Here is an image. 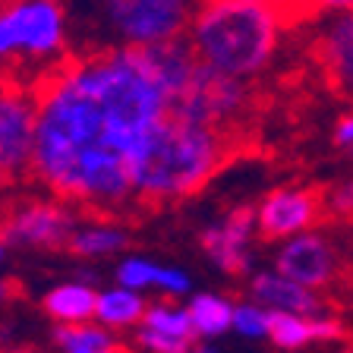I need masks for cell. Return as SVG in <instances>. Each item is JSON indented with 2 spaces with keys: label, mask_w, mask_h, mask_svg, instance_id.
Instances as JSON below:
<instances>
[{
  "label": "cell",
  "mask_w": 353,
  "mask_h": 353,
  "mask_svg": "<svg viewBox=\"0 0 353 353\" xmlns=\"http://www.w3.org/2000/svg\"><path fill=\"white\" fill-rule=\"evenodd\" d=\"M32 170L51 196L88 212L136 202L132 170L170 95L152 48H95L35 85Z\"/></svg>",
  "instance_id": "6da1fadb"
},
{
  "label": "cell",
  "mask_w": 353,
  "mask_h": 353,
  "mask_svg": "<svg viewBox=\"0 0 353 353\" xmlns=\"http://www.w3.org/2000/svg\"><path fill=\"white\" fill-rule=\"evenodd\" d=\"M234 154V132L190 123L174 114L154 126L132 170V196L142 205H170L212 183Z\"/></svg>",
  "instance_id": "7a4b0ae2"
},
{
  "label": "cell",
  "mask_w": 353,
  "mask_h": 353,
  "mask_svg": "<svg viewBox=\"0 0 353 353\" xmlns=\"http://www.w3.org/2000/svg\"><path fill=\"white\" fill-rule=\"evenodd\" d=\"M287 26V16L272 3L202 0L186 41L202 63L250 82L274 63Z\"/></svg>",
  "instance_id": "3957f363"
},
{
  "label": "cell",
  "mask_w": 353,
  "mask_h": 353,
  "mask_svg": "<svg viewBox=\"0 0 353 353\" xmlns=\"http://www.w3.org/2000/svg\"><path fill=\"white\" fill-rule=\"evenodd\" d=\"M66 0H0V73L32 88L70 54Z\"/></svg>",
  "instance_id": "277c9868"
},
{
  "label": "cell",
  "mask_w": 353,
  "mask_h": 353,
  "mask_svg": "<svg viewBox=\"0 0 353 353\" xmlns=\"http://www.w3.org/2000/svg\"><path fill=\"white\" fill-rule=\"evenodd\" d=\"M202 0H76L70 10L95 48H148L183 38Z\"/></svg>",
  "instance_id": "5b68a950"
},
{
  "label": "cell",
  "mask_w": 353,
  "mask_h": 353,
  "mask_svg": "<svg viewBox=\"0 0 353 353\" xmlns=\"http://www.w3.org/2000/svg\"><path fill=\"white\" fill-rule=\"evenodd\" d=\"M250 104H252V92L246 85V79L221 73V70L199 60L192 76L183 82V88L170 98L168 114L190 120V123H205L236 132L240 120L250 114Z\"/></svg>",
  "instance_id": "8992f818"
},
{
  "label": "cell",
  "mask_w": 353,
  "mask_h": 353,
  "mask_svg": "<svg viewBox=\"0 0 353 353\" xmlns=\"http://www.w3.org/2000/svg\"><path fill=\"white\" fill-rule=\"evenodd\" d=\"M274 268L290 281L309 287V290H331V287L350 284L353 268L338 243L325 234H303L287 236L284 246L274 256Z\"/></svg>",
  "instance_id": "52a82bcc"
},
{
  "label": "cell",
  "mask_w": 353,
  "mask_h": 353,
  "mask_svg": "<svg viewBox=\"0 0 353 353\" xmlns=\"http://www.w3.org/2000/svg\"><path fill=\"white\" fill-rule=\"evenodd\" d=\"M73 208L76 205L57 196L16 202L0 221V236L7 240V246L22 250H66L79 224V214Z\"/></svg>",
  "instance_id": "ba28073f"
},
{
  "label": "cell",
  "mask_w": 353,
  "mask_h": 353,
  "mask_svg": "<svg viewBox=\"0 0 353 353\" xmlns=\"http://www.w3.org/2000/svg\"><path fill=\"white\" fill-rule=\"evenodd\" d=\"M35 126V88L16 79H0V170L10 180L32 170Z\"/></svg>",
  "instance_id": "9c48e42d"
},
{
  "label": "cell",
  "mask_w": 353,
  "mask_h": 353,
  "mask_svg": "<svg viewBox=\"0 0 353 353\" xmlns=\"http://www.w3.org/2000/svg\"><path fill=\"white\" fill-rule=\"evenodd\" d=\"M322 221H328L325 186H278L256 205V230L262 240H287Z\"/></svg>",
  "instance_id": "30bf717a"
},
{
  "label": "cell",
  "mask_w": 353,
  "mask_h": 353,
  "mask_svg": "<svg viewBox=\"0 0 353 353\" xmlns=\"http://www.w3.org/2000/svg\"><path fill=\"white\" fill-rule=\"evenodd\" d=\"M252 230H256V208L252 205H236L228 214H221L212 221L202 234H199V246L208 256V262L218 272L230 274V278H250L252 274Z\"/></svg>",
  "instance_id": "8fae6325"
},
{
  "label": "cell",
  "mask_w": 353,
  "mask_h": 353,
  "mask_svg": "<svg viewBox=\"0 0 353 353\" xmlns=\"http://www.w3.org/2000/svg\"><path fill=\"white\" fill-rule=\"evenodd\" d=\"M316 63L331 92L353 104V10L331 13L322 26L316 38Z\"/></svg>",
  "instance_id": "7c38bea8"
},
{
  "label": "cell",
  "mask_w": 353,
  "mask_h": 353,
  "mask_svg": "<svg viewBox=\"0 0 353 353\" xmlns=\"http://www.w3.org/2000/svg\"><path fill=\"white\" fill-rule=\"evenodd\" d=\"M199 334L192 328L190 309L174 296L148 303L142 322L136 325V347L145 353H190Z\"/></svg>",
  "instance_id": "4fadbf2b"
},
{
  "label": "cell",
  "mask_w": 353,
  "mask_h": 353,
  "mask_svg": "<svg viewBox=\"0 0 353 353\" xmlns=\"http://www.w3.org/2000/svg\"><path fill=\"white\" fill-rule=\"evenodd\" d=\"M114 281L132 290H158L164 296H183L192 290V278L183 268H174V265H161L154 259L145 256H123L114 268Z\"/></svg>",
  "instance_id": "5bb4252c"
},
{
  "label": "cell",
  "mask_w": 353,
  "mask_h": 353,
  "mask_svg": "<svg viewBox=\"0 0 353 353\" xmlns=\"http://www.w3.org/2000/svg\"><path fill=\"white\" fill-rule=\"evenodd\" d=\"M341 338H347V328L334 319L300 316V312H284V309H272V319H268V341L281 350H303L306 344H316V341Z\"/></svg>",
  "instance_id": "9a60e30c"
},
{
  "label": "cell",
  "mask_w": 353,
  "mask_h": 353,
  "mask_svg": "<svg viewBox=\"0 0 353 353\" xmlns=\"http://www.w3.org/2000/svg\"><path fill=\"white\" fill-rule=\"evenodd\" d=\"M250 296L268 309H284V312H300V316H319L325 309V303L316 296V290L290 281L278 268L250 274Z\"/></svg>",
  "instance_id": "2e32d148"
},
{
  "label": "cell",
  "mask_w": 353,
  "mask_h": 353,
  "mask_svg": "<svg viewBox=\"0 0 353 353\" xmlns=\"http://www.w3.org/2000/svg\"><path fill=\"white\" fill-rule=\"evenodd\" d=\"M95 303L98 290L88 281H60V284L48 287L41 296V312L54 319L57 325H79L95 319Z\"/></svg>",
  "instance_id": "e0dca14e"
},
{
  "label": "cell",
  "mask_w": 353,
  "mask_h": 353,
  "mask_svg": "<svg viewBox=\"0 0 353 353\" xmlns=\"http://www.w3.org/2000/svg\"><path fill=\"white\" fill-rule=\"evenodd\" d=\"M130 243V234L126 228L114 224V221H79L66 243V250L73 252L76 259H110V256H120Z\"/></svg>",
  "instance_id": "ac0fdd59"
},
{
  "label": "cell",
  "mask_w": 353,
  "mask_h": 353,
  "mask_svg": "<svg viewBox=\"0 0 353 353\" xmlns=\"http://www.w3.org/2000/svg\"><path fill=\"white\" fill-rule=\"evenodd\" d=\"M148 309V300L142 290H132V287L114 284L98 290V303H95V322H101L110 331H126L136 328L142 322Z\"/></svg>",
  "instance_id": "d6986e66"
},
{
  "label": "cell",
  "mask_w": 353,
  "mask_h": 353,
  "mask_svg": "<svg viewBox=\"0 0 353 353\" xmlns=\"http://www.w3.org/2000/svg\"><path fill=\"white\" fill-rule=\"evenodd\" d=\"M57 353H120L117 331L104 328L101 322H79V325H57L54 331Z\"/></svg>",
  "instance_id": "ffe728a7"
},
{
  "label": "cell",
  "mask_w": 353,
  "mask_h": 353,
  "mask_svg": "<svg viewBox=\"0 0 353 353\" xmlns=\"http://www.w3.org/2000/svg\"><path fill=\"white\" fill-rule=\"evenodd\" d=\"M186 309H190V319L199 341L221 338L234 325V303L221 294H192Z\"/></svg>",
  "instance_id": "44dd1931"
},
{
  "label": "cell",
  "mask_w": 353,
  "mask_h": 353,
  "mask_svg": "<svg viewBox=\"0 0 353 353\" xmlns=\"http://www.w3.org/2000/svg\"><path fill=\"white\" fill-rule=\"evenodd\" d=\"M268 319H272V309L262 306V303L256 300L234 303V325H230V331H236L246 341H262L268 338Z\"/></svg>",
  "instance_id": "7402d4cb"
},
{
  "label": "cell",
  "mask_w": 353,
  "mask_h": 353,
  "mask_svg": "<svg viewBox=\"0 0 353 353\" xmlns=\"http://www.w3.org/2000/svg\"><path fill=\"white\" fill-rule=\"evenodd\" d=\"M325 214L334 224H350L353 228V176L334 186H325Z\"/></svg>",
  "instance_id": "603a6c76"
},
{
  "label": "cell",
  "mask_w": 353,
  "mask_h": 353,
  "mask_svg": "<svg viewBox=\"0 0 353 353\" xmlns=\"http://www.w3.org/2000/svg\"><path fill=\"white\" fill-rule=\"evenodd\" d=\"M341 10H353V0H294L296 22L306 13H341Z\"/></svg>",
  "instance_id": "cb8c5ba5"
},
{
  "label": "cell",
  "mask_w": 353,
  "mask_h": 353,
  "mask_svg": "<svg viewBox=\"0 0 353 353\" xmlns=\"http://www.w3.org/2000/svg\"><path fill=\"white\" fill-rule=\"evenodd\" d=\"M331 139H334V145L344 148V152L353 154V110H347L344 117L334 123V132H331Z\"/></svg>",
  "instance_id": "d4e9b609"
},
{
  "label": "cell",
  "mask_w": 353,
  "mask_h": 353,
  "mask_svg": "<svg viewBox=\"0 0 353 353\" xmlns=\"http://www.w3.org/2000/svg\"><path fill=\"white\" fill-rule=\"evenodd\" d=\"M246 3H272V7H278L281 13L287 16V22L290 26H296V13H294V0H246Z\"/></svg>",
  "instance_id": "484cf974"
},
{
  "label": "cell",
  "mask_w": 353,
  "mask_h": 353,
  "mask_svg": "<svg viewBox=\"0 0 353 353\" xmlns=\"http://www.w3.org/2000/svg\"><path fill=\"white\" fill-rule=\"evenodd\" d=\"M16 296V287H13V281L10 278H0V309L7 306L10 300H13Z\"/></svg>",
  "instance_id": "4316f807"
},
{
  "label": "cell",
  "mask_w": 353,
  "mask_h": 353,
  "mask_svg": "<svg viewBox=\"0 0 353 353\" xmlns=\"http://www.w3.org/2000/svg\"><path fill=\"white\" fill-rule=\"evenodd\" d=\"M0 353H38V350H32V347H3Z\"/></svg>",
  "instance_id": "83f0119b"
},
{
  "label": "cell",
  "mask_w": 353,
  "mask_h": 353,
  "mask_svg": "<svg viewBox=\"0 0 353 353\" xmlns=\"http://www.w3.org/2000/svg\"><path fill=\"white\" fill-rule=\"evenodd\" d=\"M190 353H218V350H214V347H208V344H196Z\"/></svg>",
  "instance_id": "f1b7e54d"
},
{
  "label": "cell",
  "mask_w": 353,
  "mask_h": 353,
  "mask_svg": "<svg viewBox=\"0 0 353 353\" xmlns=\"http://www.w3.org/2000/svg\"><path fill=\"white\" fill-rule=\"evenodd\" d=\"M7 262V240H3V236H0V265Z\"/></svg>",
  "instance_id": "f546056e"
},
{
  "label": "cell",
  "mask_w": 353,
  "mask_h": 353,
  "mask_svg": "<svg viewBox=\"0 0 353 353\" xmlns=\"http://www.w3.org/2000/svg\"><path fill=\"white\" fill-rule=\"evenodd\" d=\"M3 183H10V176L3 174V170H0V186H3Z\"/></svg>",
  "instance_id": "4dcf8cb0"
},
{
  "label": "cell",
  "mask_w": 353,
  "mask_h": 353,
  "mask_svg": "<svg viewBox=\"0 0 353 353\" xmlns=\"http://www.w3.org/2000/svg\"><path fill=\"white\" fill-rule=\"evenodd\" d=\"M0 221H3V214H0Z\"/></svg>",
  "instance_id": "1f68e13d"
}]
</instances>
